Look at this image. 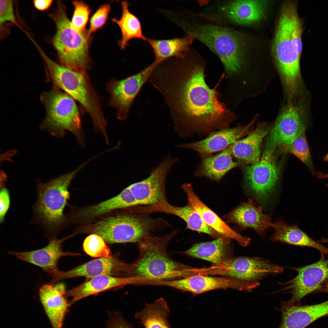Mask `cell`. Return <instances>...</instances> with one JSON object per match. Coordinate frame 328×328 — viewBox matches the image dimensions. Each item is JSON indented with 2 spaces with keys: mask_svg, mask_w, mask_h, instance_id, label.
Masks as SVG:
<instances>
[{
  "mask_svg": "<svg viewBox=\"0 0 328 328\" xmlns=\"http://www.w3.org/2000/svg\"><path fill=\"white\" fill-rule=\"evenodd\" d=\"M178 161L170 156L166 158L143 180L128 186L137 206L150 205L166 200V183L170 170Z\"/></svg>",
  "mask_w": 328,
  "mask_h": 328,
  "instance_id": "14",
  "label": "cell"
},
{
  "mask_svg": "<svg viewBox=\"0 0 328 328\" xmlns=\"http://www.w3.org/2000/svg\"><path fill=\"white\" fill-rule=\"evenodd\" d=\"M306 128L303 114L300 108L291 102L280 113L271 131L272 145L283 148L289 145L299 132Z\"/></svg>",
  "mask_w": 328,
  "mask_h": 328,
  "instance_id": "18",
  "label": "cell"
},
{
  "mask_svg": "<svg viewBox=\"0 0 328 328\" xmlns=\"http://www.w3.org/2000/svg\"><path fill=\"white\" fill-rule=\"evenodd\" d=\"M55 283L50 282L42 285L39 289V297L53 328H63L70 304L66 298L64 284Z\"/></svg>",
  "mask_w": 328,
  "mask_h": 328,
  "instance_id": "20",
  "label": "cell"
},
{
  "mask_svg": "<svg viewBox=\"0 0 328 328\" xmlns=\"http://www.w3.org/2000/svg\"><path fill=\"white\" fill-rule=\"evenodd\" d=\"M66 239H58L55 237L50 240L47 245L41 248L26 251H9L8 253L18 260L39 267L50 276L60 271L58 265L61 258L80 255L78 253L64 251L62 244Z\"/></svg>",
  "mask_w": 328,
  "mask_h": 328,
  "instance_id": "17",
  "label": "cell"
},
{
  "mask_svg": "<svg viewBox=\"0 0 328 328\" xmlns=\"http://www.w3.org/2000/svg\"><path fill=\"white\" fill-rule=\"evenodd\" d=\"M179 25L216 54L224 66L228 84L231 83L243 66L246 45L243 35L227 27L193 19L181 20Z\"/></svg>",
  "mask_w": 328,
  "mask_h": 328,
  "instance_id": "3",
  "label": "cell"
},
{
  "mask_svg": "<svg viewBox=\"0 0 328 328\" xmlns=\"http://www.w3.org/2000/svg\"><path fill=\"white\" fill-rule=\"evenodd\" d=\"M49 16L56 25L52 43L62 64L73 70L86 72L90 64L87 34L72 28L66 7L60 1H57L56 8Z\"/></svg>",
  "mask_w": 328,
  "mask_h": 328,
  "instance_id": "7",
  "label": "cell"
},
{
  "mask_svg": "<svg viewBox=\"0 0 328 328\" xmlns=\"http://www.w3.org/2000/svg\"><path fill=\"white\" fill-rule=\"evenodd\" d=\"M41 100L46 109V118L41 126L53 135L61 137L66 131L75 136L79 143L84 144L81 122L77 107L69 94L54 87L43 93Z\"/></svg>",
  "mask_w": 328,
  "mask_h": 328,
  "instance_id": "8",
  "label": "cell"
},
{
  "mask_svg": "<svg viewBox=\"0 0 328 328\" xmlns=\"http://www.w3.org/2000/svg\"><path fill=\"white\" fill-rule=\"evenodd\" d=\"M223 236L212 241L196 244L184 253L189 256L217 264L226 258L227 241Z\"/></svg>",
  "mask_w": 328,
  "mask_h": 328,
  "instance_id": "33",
  "label": "cell"
},
{
  "mask_svg": "<svg viewBox=\"0 0 328 328\" xmlns=\"http://www.w3.org/2000/svg\"><path fill=\"white\" fill-rule=\"evenodd\" d=\"M122 15L119 19H114L112 21L118 24L121 33V38L119 44L121 50L125 49L129 42L134 39L146 41L147 38L143 34L140 21L138 18L129 10V4L126 1L121 2Z\"/></svg>",
  "mask_w": 328,
  "mask_h": 328,
  "instance_id": "32",
  "label": "cell"
},
{
  "mask_svg": "<svg viewBox=\"0 0 328 328\" xmlns=\"http://www.w3.org/2000/svg\"><path fill=\"white\" fill-rule=\"evenodd\" d=\"M319 292L328 293V282H326L322 286Z\"/></svg>",
  "mask_w": 328,
  "mask_h": 328,
  "instance_id": "41",
  "label": "cell"
},
{
  "mask_svg": "<svg viewBox=\"0 0 328 328\" xmlns=\"http://www.w3.org/2000/svg\"><path fill=\"white\" fill-rule=\"evenodd\" d=\"M52 0H35L33 1L34 7L38 10L44 11L48 9L51 5Z\"/></svg>",
  "mask_w": 328,
  "mask_h": 328,
  "instance_id": "40",
  "label": "cell"
},
{
  "mask_svg": "<svg viewBox=\"0 0 328 328\" xmlns=\"http://www.w3.org/2000/svg\"><path fill=\"white\" fill-rule=\"evenodd\" d=\"M194 171L197 176H205L216 181L221 179L238 163L234 161L230 145L217 155L203 157Z\"/></svg>",
  "mask_w": 328,
  "mask_h": 328,
  "instance_id": "30",
  "label": "cell"
},
{
  "mask_svg": "<svg viewBox=\"0 0 328 328\" xmlns=\"http://www.w3.org/2000/svg\"><path fill=\"white\" fill-rule=\"evenodd\" d=\"M139 210L142 214L160 212L173 214L186 222L187 229L212 237L218 238L222 236L205 224L199 213L189 203L184 206L176 207L171 205L166 200L152 205L140 206Z\"/></svg>",
  "mask_w": 328,
  "mask_h": 328,
  "instance_id": "22",
  "label": "cell"
},
{
  "mask_svg": "<svg viewBox=\"0 0 328 328\" xmlns=\"http://www.w3.org/2000/svg\"><path fill=\"white\" fill-rule=\"evenodd\" d=\"M202 61L171 58L154 70L148 82L162 94L175 131L182 137L207 136L229 128L235 115L206 82Z\"/></svg>",
  "mask_w": 328,
  "mask_h": 328,
  "instance_id": "1",
  "label": "cell"
},
{
  "mask_svg": "<svg viewBox=\"0 0 328 328\" xmlns=\"http://www.w3.org/2000/svg\"><path fill=\"white\" fill-rule=\"evenodd\" d=\"M46 74L54 87L63 90L78 102L91 117L96 129L100 131L106 140L107 123L102 112L99 98L91 84L86 72L70 69L40 53Z\"/></svg>",
  "mask_w": 328,
  "mask_h": 328,
  "instance_id": "4",
  "label": "cell"
},
{
  "mask_svg": "<svg viewBox=\"0 0 328 328\" xmlns=\"http://www.w3.org/2000/svg\"><path fill=\"white\" fill-rule=\"evenodd\" d=\"M182 187L187 196L189 203L199 213L207 225L221 236L234 239L241 246L246 247L249 244L250 238L243 236L233 230L203 203L194 192L190 183H184Z\"/></svg>",
  "mask_w": 328,
  "mask_h": 328,
  "instance_id": "23",
  "label": "cell"
},
{
  "mask_svg": "<svg viewBox=\"0 0 328 328\" xmlns=\"http://www.w3.org/2000/svg\"><path fill=\"white\" fill-rule=\"evenodd\" d=\"M174 234L161 237L150 234L138 243L139 254L133 262V276L148 282L187 277L188 268L172 259L167 251L168 244Z\"/></svg>",
  "mask_w": 328,
  "mask_h": 328,
  "instance_id": "5",
  "label": "cell"
},
{
  "mask_svg": "<svg viewBox=\"0 0 328 328\" xmlns=\"http://www.w3.org/2000/svg\"><path fill=\"white\" fill-rule=\"evenodd\" d=\"M74 9L71 21L72 28L77 32H81L84 31L88 21L90 10L84 2L79 1L73 2Z\"/></svg>",
  "mask_w": 328,
  "mask_h": 328,
  "instance_id": "36",
  "label": "cell"
},
{
  "mask_svg": "<svg viewBox=\"0 0 328 328\" xmlns=\"http://www.w3.org/2000/svg\"><path fill=\"white\" fill-rule=\"evenodd\" d=\"M305 128L302 130L288 145L283 147L292 154L310 169L313 168L311 155L306 139Z\"/></svg>",
  "mask_w": 328,
  "mask_h": 328,
  "instance_id": "34",
  "label": "cell"
},
{
  "mask_svg": "<svg viewBox=\"0 0 328 328\" xmlns=\"http://www.w3.org/2000/svg\"><path fill=\"white\" fill-rule=\"evenodd\" d=\"M270 130L267 124H260L245 138L231 144L230 147L232 156L246 164L252 165L258 162L260 159L261 144Z\"/></svg>",
  "mask_w": 328,
  "mask_h": 328,
  "instance_id": "27",
  "label": "cell"
},
{
  "mask_svg": "<svg viewBox=\"0 0 328 328\" xmlns=\"http://www.w3.org/2000/svg\"><path fill=\"white\" fill-rule=\"evenodd\" d=\"M297 273L293 278L284 282H279L282 288L275 292L290 294L291 298L282 302V305L287 306L300 305L303 298L307 295L319 292L328 279V259L321 257L312 264L300 267L291 268Z\"/></svg>",
  "mask_w": 328,
  "mask_h": 328,
  "instance_id": "11",
  "label": "cell"
},
{
  "mask_svg": "<svg viewBox=\"0 0 328 328\" xmlns=\"http://www.w3.org/2000/svg\"><path fill=\"white\" fill-rule=\"evenodd\" d=\"M104 239L100 235L93 234L87 237L83 243L84 251L88 255L94 258L111 257L110 249Z\"/></svg>",
  "mask_w": 328,
  "mask_h": 328,
  "instance_id": "35",
  "label": "cell"
},
{
  "mask_svg": "<svg viewBox=\"0 0 328 328\" xmlns=\"http://www.w3.org/2000/svg\"><path fill=\"white\" fill-rule=\"evenodd\" d=\"M253 122L245 126H238L219 130L202 140L178 145L193 150L203 157L223 151L247 134Z\"/></svg>",
  "mask_w": 328,
  "mask_h": 328,
  "instance_id": "21",
  "label": "cell"
},
{
  "mask_svg": "<svg viewBox=\"0 0 328 328\" xmlns=\"http://www.w3.org/2000/svg\"><path fill=\"white\" fill-rule=\"evenodd\" d=\"M133 270V263H127L111 255L94 259L67 271H60L51 276V281L56 283L65 279L81 277L88 280L103 275L120 276L132 274Z\"/></svg>",
  "mask_w": 328,
  "mask_h": 328,
  "instance_id": "15",
  "label": "cell"
},
{
  "mask_svg": "<svg viewBox=\"0 0 328 328\" xmlns=\"http://www.w3.org/2000/svg\"><path fill=\"white\" fill-rule=\"evenodd\" d=\"M170 310L165 300L161 297L153 303H146L136 312L135 318L145 328H170L168 318Z\"/></svg>",
  "mask_w": 328,
  "mask_h": 328,
  "instance_id": "31",
  "label": "cell"
},
{
  "mask_svg": "<svg viewBox=\"0 0 328 328\" xmlns=\"http://www.w3.org/2000/svg\"><path fill=\"white\" fill-rule=\"evenodd\" d=\"M326 185H327V186L328 187V183H327V184H326Z\"/></svg>",
  "mask_w": 328,
  "mask_h": 328,
  "instance_id": "45",
  "label": "cell"
},
{
  "mask_svg": "<svg viewBox=\"0 0 328 328\" xmlns=\"http://www.w3.org/2000/svg\"><path fill=\"white\" fill-rule=\"evenodd\" d=\"M244 187L257 200H267L274 190L279 178V171L272 151L264 152L257 163L244 170Z\"/></svg>",
  "mask_w": 328,
  "mask_h": 328,
  "instance_id": "13",
  "label": "cell"
},
{
  "mask_svg": "<svg viewBox=\"0 0 328 328\" xmlns=\"http://www.w3.org/2000/svg\"><path fill=\"white\" fill-rule=\"evenodd\" d=\"M164 222L160 219L136 214L120 215L97 222L93 226V231L109 244L138 243L159 225L166 224Z\"/></svg>",
  "mask_w": 328,
  "mask_h": 328,
  "instance_id": "9",
  "label": "cell"
},
{
  "mask_svg": "<svg viewBox=\"0 0 328 328\" xmlns=\"http://www.w3.org/2000/svg\"><path fill=\"white\" fill-rule=\"evenodd\" d=\"M10 196L9 191L6 188L2 187L0 192V222H3L5 216L10 205Z\"/></svg>",
  "mask_w": 328,
  "mask_h": 328,
  "instance_id": "39",
  "label": "cell"
},
{
  "mask_svg": "<svg viewBox=\"0 0 328 328\" xmlns=\"http://www.w3.org/2000/svg\"><path fill=\"white\" fill-rule=\"evenodd\" d=\"M110 10L109 5L104 4L100 7L93 15L91 19L89 28L87 33L89 39L93 33L104 25Z\"/></svg>",
  "mask_w": 328,
  "mask_h": 328,
  "instance_id": "37",
  "label": "cell"
},
{
  "mask_svg": "<svg viewBox=\"0 0 328 328\" xmlns=\"http://www.w3.org/2000/svg\"><path fill=\"white\" fill-rule=\"evenodd\" d=\"M283 268L258 257L226 258L220 263L201 269L202 274L225 275L248 283L256 288L260 280L270 275L282 272Z\"/></svg>",
  "mask_w": 328,
  "mask_h": 328,
  "instance_id": "10",
  "label": "cell"
},
{
  "mask_svg": "<svg viewBox=\"0 0 328 328\" xmlns=\"http://www.w3.org/2000/svg\"><path fill=\"white\" fill-rule=\"evenodd\" d=\"M13 3V0L0 1V27L8 22L19 26L15 16Z\"/></svg>",
  "mask_w": 328,
  "mask_h": 328,
  "instance_id": "38",
  "label": "cell"
},
{
  "mask_svg": "<svg viewBox=\"0 0 328 328\" xmlns=\"http://www.w3.org/2000/svg\"><path fill=\"white\" fill-rule=\"evenodd\" d=\"M317 241L319 243H328V238H323Z\"/></svg>",
  "mask_w": 328,
  "mask_h": 328,
  "instance_id": "42",
  "label": "cell"
},
{
  "mask_svg": "<svg viewBox=\"0 0 328 328\" xmlns=\"http://www.w3.org/2000/svg\"><path fill=\"white\" fill-rule=\"evenodd\" d=\"M224 217L228 223L235 224L242 229L251 228L261 236H264L272 224L270 216L263 214L261 207H256L251 198Z\"/></svg>",
  "mask_w": 328,
  "mask_h": 328,
  "instance_id": "24",
  "label": "cell"
},
{
  "mask_svg": "<svg viewBox=\"0 0 328 328\" xmlns=\"http://www.w3.org/2000/svg\"><path fill=\"white\" fill-rule=\"evenodd\" d=\"M158 65L153 61L137 73L121 80L113 79L107 84L111 96L109 104L116 109L118 119H127L137 95Z\"/></svg>",
  "mask_w": 328,
  "mask_h": 328,
  "instance_id": "12",
  "label": "cell"
},
{
  "mask_svg": "<svg viewBox=\"0 0 328 328\" xmlns=\"http://www.w3.org/2000/svg\"><path fill=\"white\" fill-rule=\"evenodd\" d=\"M297 11L296 2L286 1L283 4L272 46L275 62L282 76L287 92L290 96L296 92L300 73V60L303 29L294 18Z\"/></svg>",
  "mask_w": 328,
  "mask_h": 328,
  "instance_id": "2",
  "label": "cell"
},
{
  "mask_svg": "<svg viewBox=\"0 0 328 328\" xmlns=\"http://www.w3.org/2000/svg\"><path fill=\"white\" fill-rule=\"evenodd\" d=\"M281 323L278 328H305L317 319L328 315V300L312 305L281 306Z\"/></svg>",
  "mask_w": 328,
  "mask_h": 328,
  "instance_id": "25",
  "label": "cell"
},
{
  "mask_svg": "<svg viewBox=\"0 0 328 328\" xmlns=\"http://www.w3.org/2000/svg\"><path fill=\"white\" fill-rule=\"evenodd\" d=\"M324 160L326 161H328V153L324 157Z\"/></svg>",
  "mask_w": 328,
  "mask_h": 328,
  "instance_id": "44",
  "label": "cell"
},
{
  "mask_svg": "<svg viewBox=\"0 0 328 328\" xmlns=\"http://www.w3.org/2000/svg\"><path fill=\"white\" fill-rule=\"evenodd\" d=\"M269 2L255 0L228 1L220 5L218 10L224 18L230 22L248 25L265 19Z\"/></svg>",
  "mask_w": 328,
  "mask_h": 328,
  "instance_id": "19",
  "label": "cell"
},
{
  "mask_svg": "<svg viewBox=\"0 0 328 328\" xmlns=\"http://www.w3.org/2000/svg\"><path fill=\"white\" fill-rule=\"evenodd\" d=\"M180 38L157 39L147 38L146 41L152 47L155 56L154 61L159 64L172 58L184 56L194 38L190 33H186Z\"/></svg>",
  "mask_w": 328,
  "mask_h": 328,
  "instance_id": "29",
  "label": "cell"
},
{
  "mask_svg": "<svg viewBox=\"0 0 328 328\" xmlns=\"http://www.w3.org/2000/svg\"><path fill=\"white\" fill-rule=\"evenodd\" d=\"M271 227L275 231L271 238L273 242L314 248L319 251L321 257L328 253V248L315 241L296 225H288L280 220L272 223Z\"/></svg>",
  "mask_w": 328,
  "mask_h": 328,
  "instance_id": "28",
  "label": "cell"
},
{
  "mask_svg": "<svg viewBox=\"0 0 328 328\" xmlns=\"http://www.w3.org/2000/svg\"><path fill=\"white\" fill-rule=\"evenodd\" d=\"M87 164L85 162L71 172L48 182L37 183V197L33 209L35 217L50 240L56 237L64 222L63 210L69 198L68 188L71 182Z\"/></svg>",
  "mask_w": 328,
  "mask_h": 328,
  "instance_id": "6",
  "label": "cell"
},
{
  "mask_svg": "<svg viewBox=\"0 0 328 328\" xmlns=\"http://www.w3.org/2000/svg\"><path fill=\"white\" fill-rule=\"evenodd\" d=\"M318 177L321 178H328V173L323 174L320 173L318 175Z\"/></svg>",
  "mask_w": 328,
  "mask_h": 328,
  "instance_id": "43",
  "label": "cell"
},
{
  "mask_svg": "<svg viewBox=\"0 0 328 328\" xmlns=\"http://www.w3.org/2000/svg\"><path fill=\"white\" fill-rule=\"evenodd\" d=\"M142 278L132 276L119 277L103 275L95 277L67 291V297H71V304L89 296L111 289L136 283L143 282Z\"/></svg>",
  "mask_w": 328,
  "mask_h": 328,
  "instance_id": "26",
  "label": "cell"
},
{
  "mask_svg": "<svg viewBox=\"0 0 328 328\" xmlns=\"http://www.w3.org/2000/svg\"><path fill=\"white\" fill-rule=\"evenodd\" d=\"M158 285L198 294L219 289H232L251 292L254 289L251 285L230 277H214L195 275L179 280L159 281Z\"/></svg>",
  "mask_w": 328,
  "mask_h": 328,
  "instance_id": "16",
  "label": "cell"
}]
</instances>
